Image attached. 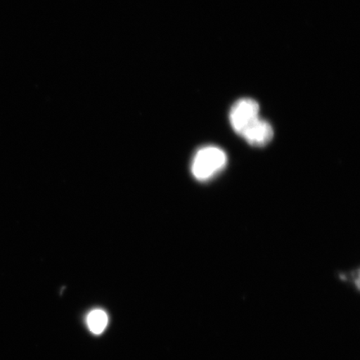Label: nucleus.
Returning a JSON list of instances; mask_svg holds the SVG:
<instances>
[{"mask_svg":"<svg viewBox=\"0 0 360 360\" xmlns=\"http://www.w3.org/2000/svg\"><path fill=\"white\" fill-rule=\"evenodd\" d=\"M259 105L252 98H241L229 112V122L236 133L240 136L245 130L259 119Z\"/></svg>","mask_w":360,"mask_h":360,"instance_id":"obj_2","label":"nucleus"},{"mask_svg":"<svg viewBox=\"0 0 360 360\" xmlns=\"http://www.w3.org/2000/svg\"><path fill=\"white\" fill-rule=\"evenodd\" d=\"M252 146L263 147L272 141L274 130L271 124L263 119H258L241 135Z\"/></svg>","mask_w":360,"mask_h":360,"instance_id":"obj_3","label":"nucleus"},{"mask_svg":"<svg viewBox=\"0 0 360 360\" xmlns=\"http://www.w3.org/2000/svg\"><path fill=\"white\" fill-rule=\"evenodd\" d=\"M227 155L221 148L205 146L196 152L191 165L193 177L200 181H207L215 176L227 165Z\"/></svg>","mask_w":360,"mask_h":360,"instance_id":"obj_1","label":"nucleus"},{"mask_svg":"<svg viewBox=\"0 0 360 360\" xmlns=\"http://www.w3.org/2000/svg\"><path fill=\"white\" fill-rule=\"evenodd\" d=\"M87 323L94 334H101L107 326V314L101 309L94 310L89 314Z\"/></svg>","mask_w":360,"mask_h":360,"instance_id":"obj_4","label":"nucleus"}]
</instances>
